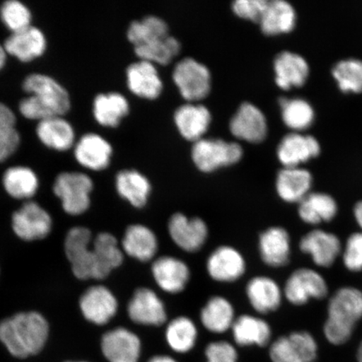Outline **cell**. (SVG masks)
<instances>
[{
	"label": "cell",
	"instance_id": "9c48e42d",
	"mask_svg": "<svg viewBox=\"0 0 362 362\" xmlns=\"http://www.w3.org/2000/svg\"><path fill=\"white\" fill-rule=\"evenodd\" d=\"M206 269L208 276L217 283H234L245 274L247 262L236 247L221 245L208 256Z\"/></svg>",
	"mask_w": 362,
	"mask_h": 362
},
{
	"label": "cell",
	"instance_id": "1f68e13d",
	"mask_svg": "<svg viewBox=\"0 0 362 362\" xmlns=\"http://www.w3.org/2000/svg\"><path fill=\"white\" fill-rule=\"evenodd\" d=\"M296 21V11L291 3L285 0H272L259 25L262 33L272 36L291 33Z\"/></svg>",
	"mask_w": 362,
	"mask_h": 362
},
{
	"label": "cell",
	"instance_id": "f5cc1de1",
	"mask_svg": "<svg viewBox=\"0 0 362 362\" xmlns=\"http://www.w3.org/2000/svg\"><path fill=\"white\" fill-rule=\"evenodd\" d=\"M6 61V52L4 47L0 45V69L4 66Z\"/></svg>",
	"mask_w": 362,
	"mask_h": 362
},
{
	"label": "cell",
	"instance_id": "d590c367",
	"mask_svg": "<svg viewBox=\"0 0 362 362\" xmlns=\"http://www.w3.org/2000/svg\"><path fill=\"white\" fill-rule=\"evenodd\" d=\"M129 105L123 95L117 93L99 94L95 98V119L103 126L116 127L122 119L128 115Z\"/></svg>",
	"mask_w": 362,
	"mask_h": 362
},
{
	"label": "cell",
	"instance_id": "ac0fdd59",
	"mask_svg": "<svg viewBox=\"0 0 362 362\" xmlns=\"http://www.w3.org/2000/svg\"><path fill=\"white\" fill-rule=\"evenodd\" d=\"M102 351L110 362H139L141 341L131 330L119 327L107 332L102 339Z\"/></svg>",
	"mask_w": 362,
	"mask_h": 362
},
{
	"label": "cell",
	"instance_id": "f907efd6",
	"mask_svg": "<svg viewBox=\"0 0 362 362\" xmlns=\"http://www.w3.org/2000/svg\"><path fill=\"white\" fill-rule=\"evenodd\" d=\"M353 216L357 225H358L362 232V201L356 203L353 208Z\"/></svg>",
	"mask_w": 362,
	"mask_h": 362
},
{
	"label": "cell",
	"instance_id": "5b68a950",
	"mask_svg": "<svg viewBox=\"0 0 362 362\" xmlns=\"http://www.w3.org/2000/svg\"><path fill=\"white\" fill-rule=\"evenodd\" d=\"M93 188V180L87 175L65 172L57 176L53 191L67 214L79 216L88 210Z\"/></svg>",
	"mask_w": 362,
	"mask_h": 362
},
{
	"label": "cell",
	"instance_id": "6da1fadb",
	"mask_svg": "<svg viewBox=\"0 0 362 362\" xmlns=\"http://www.w3.org/2000/svg\"><path fill=\"white\" fill-rule=\"evenodd\" d=\"M48 336L47 321L38 312H22L0 322V341L17 358L38 354Z\"/></svg>",
	"mask_w": 362,
	"mask_h": 362
},
{
	"label": "cell",
	"instance_id": "484cf974",
	"mask_svg": "<svg viewBox=\"0 0 362 362\" xmlns=\"http://www.w3.org/2000/svg\"><path fill=\"white\" fill-rule=\"evenodd\" d=\"M126 255L139 262L155 259L158 250L156 234L148 226L134 224L127 228L122 242Z\"/></svg>",
	"mask_w": 362,
	"mask_h": 362
},
{
	"label": "cell",
	"instance_id": "277c9868",
	"mask_svg": "<svg viewBox=\"0 0 362 362\" xmlns=\"http://www.w3.org/2000/svg\"><path fill=\"white\" fill-rule=\"evenodd\" d=\"M238 143L223 139H202L194 143L192 157L194 165L203 173H211L223 167L237 164L243 157Z\"/></svg>",
	"mask_w": 362,
	"mask_h": 362
},
{
	"label": "cell",
	"instance_id": "3957f363",
	"mask_svg": "<svg viewBox=\"0 0 362 362\" xmlns=\"http://www.w3.org/2000/svg\"><path fill=\"white\" fill-rule=\"evenodd\" d=\"M362 319V291L345 286L329 298L324 334L329 343L341 346L351 339L357 323Z\"/></svg>",
	"mask_w": 362,
	"mask_h": 362
},
{
	"label": "cell",
	"instance_id": "d6a6232c",
	"mask_svg": "<svg viewBox=\"0 0 362 362\" xmlns=\"http://www.w3.org/2000/svg\"><path fill=\"white\" fill-rule=\"evenodd\" d=\"M119 196L136 208L146 206L151 193V185L143 174L136 170H123L116 177Z\"/></svg>",
	"mask_w": 362,
	"mask_h": 362
},
{
	"label": "cell",
	"instance_id": "681fc988",
	"mask_svg": "<svg viewBox=\"0 0 362 362\" xmlns=\"http://www.w3.org/2000/svg\"><path fill=\"white\" fill-rule=\"evenodd\" d=\"M16 123L15 113L6 104L0 103V124L15 127Z\"/></svg>",
	"mask_w": 362,
	"mask_h": 362
},
{
	"label": "cell",
	"instance_id": "11a10c76",
	"mask_svg": "<svg viewBox=\"0 0 362 362\" xmlns=\"http://www.w3.org/2000/svg\"><path fill=\"white\" fill-rule=\"evenodd\" d=\"M68 362H74V361H68ZM79 362H83V361H79Z\"/></svg>",
	"mask_w": 362,
	"mask_h": 362
},
{
	"label": "cell",
	"instance_id": "4fadbf2b",
	"mask_svg": "<svg viewBox=\"0 0 362 362\" xmlns=\"http://www.w3.org/2000/svg\"><path fill=\"white\" fill-rule=\"evenodd\" d=\"M153 280L161 291L177 294L187 288L192 278V272L184 260L170 255L157 257L151 266Z\"/></svg>",
	"mask_w": 362,
	"mask_h": 362
},
{
	"label": "cell",
	"instance_id": "30bf717a",
	"mask_svg": "<svg viewBox=\"0 0 362 362\" xmlns=\"http://www.w3.org/2000/svg\"><path fill=\"white\" fill-rule=\"evenodd\" d=\"M92 233L88 228H71L65 240V252L72 272L79 279L94 278V255L90 247Z\"/></svg>",
	"mask_w": 362,
	"mask_h": 362
},
{
	"label": "cell",
	"instance_id": "4dcf8cb0",
	"mask_svg": "<svg viewBox=\"0 0 362 362\" xmlns=\"http://www.w3.org/2000/svg\"><path fill=\"white\" fill-rule=\"evenodd\" d=\"M234 341L240 346H265L272 337L270 325L259 316L242 315L232 327Z\"/></svg>",
	"mask_w": 362,
	"mask_h": 362
},
{
	"label": "cell",
	"instance_id": "7402d4cb",
	"mask_svg": "<svg viewBox=\"0 0 362 362\" xmlns=\"http://www.w3.org/2000/svg\"><path fill=\"white\" fill-rule=\"evenodd\" d=\"M275 81L283 90L302 87L310 75L309 63L300 54L284 51L274 59Z\"/></svg>",
	"mask_w": 362,
	"mask_h": 362
},
{
	"label": "cell",
	"instance_id": "f35d334b",
	"mask_svg": "<svg viewBox=\"0 0 362 362\" xmlns=\"http://www.w3.org/2000/svg\"><path fill=\"white\" fill-rule=\"evenodd\" d=\"M332 74L344 93H362V60L356 57L341 59L332 68Z\"/></svg>",
	"mask_w": 362,
	"mask_h": 362
},
{
	"label": "cell",
	"instance_id": "74e56055",
	"mask_svg": "<svg viewBox=\"0 0 362 362\" xmlns=\"http://www.w3.org/2000/svg\"><path fill=\"white\" fill-rule=\"evenodd\" d=\"M279 105L284 123L293 132H301L314 123V107L305 99L282 98H280Z\"/></svg>",
	"mask_w": 362,
	"mask_h": 362
},
{
	"label": "cell",
	"instance_id": "e575fe53",
	"mask_svg": "<svg viewBox=\"0 0 362 362\" xmlns=\"http://www.w3.org/2000/svg\"><path fill=\"white\" fill-rule=\"evenodd\" d=\"M165 336L170 349L183 354L191 351L196 346L198 329L191 318L180 315L171 320L167 325Z\"/></svg>",
	"mask_w": 362,
	"mask_h": 362
},
{
	"label": "cell",
	"instance_id": "f546056e",
	"mask_svg": "<svg viewBox=\"0 0 362 362\" xmlns=\"http://www.w3.org/2000/svg\"><path fill=\"white\" fill-rule=\"evenodd\" d=\"M94 278L103 279L124 261V252L115 236L107 233L98 234L93 245Z\"/></svg>",
	"mask_w": 362,
	"mask_h": 362
},
{
	"label": "cell",
	"instance_id": "60d3db41",
	"mask_svg": "<svg viewBox=\"0 0 362 362\" xmlns=\"http://www.w3.org/2000/svg\"><path fill=\"white\" fill-rule=\"evenodd\" d=\"M168 35V25L156 16H147L142 21H134L128 30V38L134 47L156 42Z\"/></svg>",
	"mask_w": 362,
	"mask_h": 362
},
{
	"label": "cell",
	"instance_id": "8d00e7d4",
	"mask_svg": "<svg viewBox=\"0 0 362 362\" xmlns=\"http://www.w3.org/2000/svg\"><path fill=\"white\" fill-rule=\"evenodd\" d=\"M4 187L11 197L26 200L35 196L39 180L35 172L24 166L11 167L3 177Z\"/></svg>",
	"mask_w": 362,
	"mask_h": 362
},
{
	"label": "cell",
	"instance_id": "8992f818",
	"mask_svg": "<svg viewBox=\"0 0 362 362\" xmlns=\"http://www.w3.org/2000/svg\"><path fill=\"white\" fill-rule=\"evenodd\" d=\"M284 296L294 306H303L311 300H324L328 296L327 280L318 271L309 268L294 270L283 288Z\"/></svg>",
	"mask_w": 362,
	"mask_h": 362
},
{
	"label": "cell",
	"instance_id": "d6986e66",
	"mask_svg": "<svg viewBox=\"0 0 362 362\" xmlns=\"http://www.w3.org/2000/svg\"><path fill=\"white\" fill-rule=\"evenodd\" d=\"M249 304L257 313L267 315L278 310L282 305L284 291L276 280L268 276H255L246 285Z\"/></svg>",
	"mask_w": 362,
	"mask_h": 362
},
{
	"label": "cell",
	"instance_id": "cb8c5ba5",
	"mask_svg": "<svg viewBox=\"0 0 362 362\" xmlns=\"http://www.w3.org/2000/svg\"><path fill=\"white\" fill-rule=\"evenodd\" d=\"M336 199L325 192H310L298 204V216L303 223L310 226L329 223L338 215Z\"/></svg>",
	"mask_w": 362,
	"mask_h": 362
},
{
	"label": "cell",
	"instance_id": "9a60e30c",
	"mask_svg": "<svg viewBox=\"0 0 362 362\" xmlns=\"http://www.w3.org/2000/svg\"><path fill=\"white\" fill-rule=\"evenodd\" d=\"M229 127L235 137L249 143H261L268 134V124L264 112L250 103H243L239 107Z\"/></svg>",
	"mask_w": 362,
	"mask_h": 362
},
{
	"label": "cell",
	"instance_id": "7bdbcfd3",
	"mask_svg": "<svg viewBox=\"0 0 362 362\" xmlns=\"http://www.w3.org/2000/svg\"><path fill=\"white\" fill-rule=\"evenodd\" d=\"M342 261L345 268L351 273L362 271V232L350 235L342 249Z\"/></svg>",
	"mask_w": 362,
	"mask_h": 362
},
{
	"label": "cell",
	"instance_id": "7dc6e473",
	"mask_svg": "<svg viewBox=\"0 0 362 362\" xmlns=\"http://www.w3.org/2000/svg\"><path fill=\"white\" fill-rule=\"evenodd\" d=\"M207 362H238V351L232 344L225 341H214L206 348Z\"/></svg>",
	"mask_w": 362,
	"mask_h": 362
},
{
	"label": "cell",
	"instance_id": "ffe728a7",
	"mask_svg": "<svg viewBox=\"0 0 362 362\" xmlns=\"http://www.w3.org/2000/svg\"><path fill=\"white\" fill-rule=\"evenodd\" d=\"M320 151V144L315 136L292 132L280 141L277 156L284 167H298L318 156Z\"/></svg>",
	"mask_w": 362,
	"mask_h": 362
},
{
	"label": "cell",
	"instance_id": "e0dca14e",
	"mask_svg": "<svg viewBox=\"0 0 362 362\" xmlns=\"http://www.w3.org/2000/svg\"><path fill=\"white\" fill-rule=\"evenodd\" d=\"M259 251L267 266L274 269L286 266L291 257V235L282 226L267 228L259 235Z\"/></svg>",
	"mask_w": 362,
	"mask_h": 362
},
{
	"label": "cell",
	"instance_id": "d4e9b609",
	"mask_svg": "<svg viewBox=\"0 0 362 362\" xmlns=\"http://www.w3.org/2000/svg\"><path fill=\"white\" fill-rule=\"evenodd\" d=\"M4 48L19 60L30 62L42 55L47 48V40L42 30L30 25L8 36Z\"/></svg>",
	"mask_w": 362,
	"mask_h": 362
},
{
	"label": "cell",
	"instance_id": "b9f144b4",
	"mask_svg": "<svg viewBox=\"0 0 362 362\" xmlns=\"http://www.w3.org/2000/svg\"><path fill=\"white\" fill-rule=\"evenodd\" d=\"M0 16L13 33L30 26L31 13L24 4L18 0H8L0 8Z\"/></svg>",
	"mask_w": 362,
	"mask_h": 362
},
{
	"label": "cell",
	"instance_id": "bcb514c9",
	"mask_svg": "<svg viewBox=\"0 0 362 362\" xmlns=\"http://www.w3.org/2000/svg\"><path fill=\"white\" fill-rule=\"evenodd\" d=\"M294 346H296L298 352L305 362H314L317 357L318 346L315 339L309 332L300 330L288 334Z\"/></svg>",
	"mask_w": 362,
	"mask_h": 362
},
{
	"label": "cell",
	"instance_id": "603a6c76",
	"mask_svg": "<svg viewBox=\"0 0 362 362\" xmlns=\"http://www.w3.org/2000/svg\"><path fill=\"white\" fill-rule=\"evenodd\" d=\"M211 122L210 111L202 104H184L175 112V123L180 134L194 143L203 139L209 129Z\"/></svg>",
	"mask_w": 362,
	"mask_h": 362
},
{
	"label": "cell",
	"instance_id": "c3c4849f",
	"mask_svg": "<svg viewBox=\"0 0 362 362\" xmlns=\"http://www.w3.org/2000/svg\"><path fill=\"white\" fill-rule=\"evenodd\" d=\"M21 139L15 127L0 124V161L6 160L19 147Z\"/></svg>",
	"mask_w": 362,
	"mask_h": 362
},
{
	"label": "cell",
	"instance_id": "ba28073f",
	"mask_svg": "<svg viewBox=\"0 0 362 362\" xmlns=\"http://www.w3.org/2000/svg\"><path fill=\"white\" fill-rule=\"evenodd\" d=\"M168 233L172 242L185 252H197L205 245L209 228L201 217H189L177 212L170 217Z\"/></svg>",
	"mask_w": 362,
	"mask_h": 362
},
{
	"label": "cell",
	"instance_id": "ab89813d",
	"mask_svg": "<svg viewBox=\"0 0 362 362\" xmlns=\"http://www.w3.org/2000/svg\"><path fill=\"white\" fill-rule=\"evenodd\" d=\"M180 48L179 40L168 35L156 42L135 47L134 51L140 60L167 65L178 55Z\"/></svg>",
	"mask_w": 362,
	"mask_h": 362
},
{
	"label": "cell",
	"instance_id": "5bb4252c",
	"mask_svg": "<svg viewBox=\"0 0 362 362\" xmlns=\"http://www.w3.org/2000/svg\"><path fill=\"white\" fill-rule=\"evenodd\" d=\"M128 315L134 323L146 327H160L167 320L164 301L149 288L136 289L129 302Z\"/></svg>",
	"mask_w": 362,
	"mask_h": 362
},
{
	"label": "cell",
	"instance_id": "83f0119b",
	"mask_svg": "<svg viewBox=\"0 0 362 362\" xmlns=\"http://www.w3.org/2000/svg\"><path fill=\"white\" fill-rule=\"evenodd\" d=\"M236 319L232 302L223 296L211 297L201 310L200 320L203 327L211 333L223 334L232 329Z\"/></svg>",
	"mask_w": 362,
	"mask_h": 362
},
{
	"label": "cell",
	"instance_id": "44dd1931",
	"mask_svg": "<svg viewBox=\"0 0 362 362\" xmlns=\"http://www.w3.org/2000/svg\"><path fill=\"white\" fill-rule=\"evenodd\" d=\"M313 176L302 167H284L276 177V192L282 201L298 204L311 192Z\"/></svg>",
	"mask_w": 362,
	"mask_h": 362
},
{
	"label": "cell",
	"instance_id": "ee69618b",
	"mask_svg": "<svg viewBox=\"0 0 362 362\" xmlns=\"http://www.w3.org/2000/svg\"><path fill=\"white\" fill-rule=\"evenodd\" d=\"M269 355L273 362H305L288 336L276 339L270 346Z\"/></svg>",
	"mask_w": 362,
	"mask_h": 362
},
{
	"label": "cell",
	"instance_id": "f6af8a7d",
	"mask_svg": "<svg viewBox=\"0 0 362 362\" xmlns=\"http://www.w3.org/2000/svg\"><path fill=\"white\" fill-rule=\"evenodd\" d=\"M268 4V0H237L232 8L235 15L242 19L259 24Z\"/></svg>",
	"mask_w": 362,
	"mask_h": 362
},
{
	"label": "cell",
	"instance_id": "816d5d0a",
	"mask_svg": "<svg viewBox=\"0 0 362 362\" xmlns=\"http://www.w3.org/2000/svg\"><path fill=\"white\" fill-rule=\"evenodd\" d=\"M148 362H178L177 361L172 358V357L165 355H158L152 357Z\"/></svg>",
	"mask_w": 362,
	"mask_h": 362
},
{
	"label": "cell",
	"instance_id": "52a82bcc",
	"mask_svg": "<svg viewBox=\"0 0 362 362\" xmlns=\"http://www.w3.org/2000/svg\"><path fill=\"white\" fill-rule=\"evenodd\" d=\"M173 80L185 100L196 103L210 93L211 78L206 66L193 58H185L176 64Z\"/></svg>",
	"mask_w": 362,
	"mask_h": 362
},
{
	"label": "cell",
	"instance_id": "f1b7e54d",
	"mask_svg": "<svg viewBox=\"0 0 362 362\" xmlns=\"http://www.w3.org/2000/svg\"><path fill=\"white\" fill-rule=\"evenodd\" d=\"M112 152V147L106 139L96 134H88L76 144L75 157L86 168L102 170L110 165Z\"/></svg>",
	"mask_w": 362,
	"mask_h": 362
},
{
	"label": "cell",
	"instance_id": "836d02e7",
	"mask_svg": "<svg viewBox=\"0 0 362 362\" xmlns=\"http://www.w3.org/2000/svg\"><path fill=\"white\" fill-rule=\"evenodd\" d=\"M36 133L45 146L57 151H66L74 146V130L61 116L40 120L36 127Z\"/></svg>",
	"mask_w": 362,
	"mask_h": 362
},
{
	"label": "cell",
	"instance_id": "7a4b0ae2",
	"mask_svg": "<svg viewBox=\"0 0 362 362\" xmlns=\"http://www.w3.org/2000/svg\"><path fill=\"white\" fill-rule=\"evenodd\" d=\"M23 88L31 94L20 103V111L27 119L40 121L65 115L70 110L66 90L47 75L35 74L27 76Z\"/></svg>",
	"mask_w": 362,
	"mask_h": 362
},
{
	"label": "cell",
	"instance_id": "2e32d148",
	"mask_svg": "<svg viewBox=\"0 0 362 362\" xmlns=\"http://www.w3.org/2000/svg\"><path fill=\"white\" fill-rule=\"evenodd\" d=\"M80 308L86 320L95 325H103L116 315L119 304L110 289L97 285L87 289L81 296Z\"/></svg>",
	"mask_w": 362,
	"mask_h": 362
},
{
	"label": "cell",
	"instance_id": "4316f807",
	"mask_svg": "<svg viewBox=\"0 0 362 362\" xmlns=\"http://www.w3.org/2000/svg\"><path fill=\"white\" fill-rule=\"evenodd\" d=\"M129 88L137 96L156 99L161 94L163 83L155 64L140 60L127 69Z\"/></svg>",
	"mask_w": 362,
	"mask_h": 362
},
{
	"label": "cell",
	"instance_id": "8fae6325",
	"mask_svg": "<svg viewBox=\"0 0 362 362\" xmlns=\"http://www.w3.org/2000/svg\"><path fill=\"white\" fill-rule=\"evenodd\" d=\"M13 232L25 241L47 238L52 228L51 216L35 202H27L12 216Z\"/></svg>",
	"mask_w": 362,
	"mask_h": 362
},
{
	"label": "cell",
	"instance_id": "7c38bea8",
	"mask_svg": "<svg viewBox=\"0 0 362 362\" xmlns=\"http://www.w3.org/2000/svg\"><path fill=\"white\" fill-rule=\"evenodd\" d=\"M298 248L320 268L329 269L341 256L343 245L337 234L314 229L300 239Z\"/></svg>",
	"mask_w": 362,
	"mask_h": 362
},
{
	"label": "cell",
	"instance_id": "db71d44e",
	"mask_svg": "<svg viewBox=\"0 0 362 362\" xmlns=\"http://www.w3.org/2000/svg\"><path fill=\"white\" fill-rule=\"evenodd\" d=\"M357 361L362 362V341L358 347V351H357Z\"/></svg>",
	"mask_w": 362,
	"mask_h": 362
}]
</instances>
